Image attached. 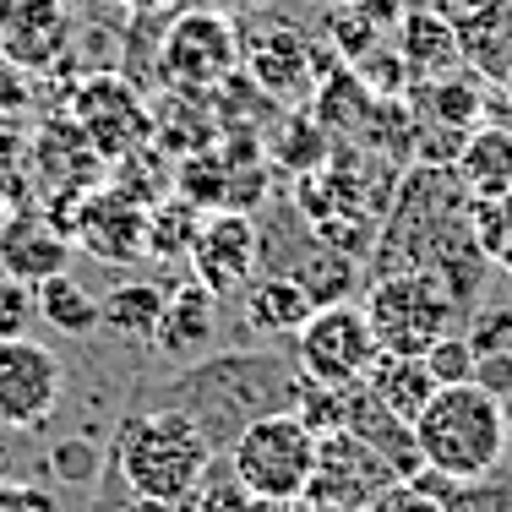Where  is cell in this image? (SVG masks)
Here are the masks:
<instances>
[{
    "label": "cell",
    "mask_w": 512,
    "mask_h": 512,
    "mask_svg": "<svg viewBox=\"0 0 512 512\" xmlns=\"http://www.w3.org/2000/svg\"><path fill=\"white\" fill-rule=\"evenodd\" d=\"M164 295L169 289L153 284V278H120L115 289L99 295V327L126 338V344H153V327L164 316Z\"/></svg>",
    "instance_id": "603a6c76"
},
{
    "label": "cell",
    "mask_w": 512,
    "mask_h": 512,
    "mask_svg": "<svg viewBox=\"0 0 512 512\" xmlns=\"http://www.w3.org/2000/svg\"><path fill=\"white\" fill-rule=\"evenodd\" d=\"M66 235L77 251H88L93 262L109 267H131L148 256V207L120 197L115 186H99L88 197H77V207L66 213Z\"/></svg>",
    "instance_id": "7c38bea8"
},
{
    "label": "cell",
    "mask_w": 512,
    "mask_h": 512,
    "mask_svg": "<svg viewBox=\"0 0 512 512\" xmlns=\"http://www.w3.org/2000/svg\"><path fill=\"white\" fill-rule=\"evenodd\" d=\"M33 322H39V289L11 278V273H0V344L28 338Z\"/></svg>",
    "instance_id": "1f68e13d"
},
{
    "label": "cell",
    "mask_w": 512,
    "mask_h": 512,
    "mask_svg": "<svg viewBox=\"0 0 512 512\" xmlns=\"http://www.w3.org/2000/svg\"><path fill=\"white\" fill-rule=\"evenodd\" d=\"M327 6H333V0H327Z\"/></svg>",
    "instance_id": "c3c4849f"
},
{
    "label": "cell",
    "mask_w": 512,
    "mask_h": 512,
    "mask_svg": "<svg viewBox=\"0 0 512 512\" xmlns=\"http://www.w3.org/2000/svg\"><path fill=\"white\" fill-rule=\"evenodd\" d=\"M131 11H153V6H164V0H126Z\"/></svg>",
    "instance_id": "bcb514c9"
},
{
    "label": "cell",
    "mask_w": 512,
    "mask_h": 512,
    "mask_svg": "<svg viewBox=\"0 0 512 512\" xmlns=\"http://www.w3.org/2000/svg\"><path fill=\"white\" fill-rule=\"evenodd\" d=\"M120 512H175V507H169V502H148V496H131Z\"/></svg>",
    "instance_id": "7bdbcfd3"
},
{
    "label": "cell",
    "mask_w": 512,
    "mask_h": 512,
    "mask_svg": "<svg viewBox=\"0 0 512 512\" xmlns=\"http://www.w3.org/2000/svg\"><path fill=\"white\" fill-rule=\"evenodd\" d=\"M289 409L306 420L311 436H333V431H344L349 387H327V382H311V376H300V382H295V398H289Z\"/></svg>",
    "instance_id": "4dcf8cb0"
},
{
    "label": "cell",
    "mask_w": 512,
    "mask_h": 512,
    "mask_svg": "<svg viewBox=\"0 0 512 512\" xmlns=\"http://www.w3.org/2000/svg\"><path fill=\"white\" fill-rule=\"evenodd\" d=\"M191 512H262V502L246 491V485L235 480V469H207V480L197 485V496H191Z\"/></svg>",
    "instance_id": "d6a6232c"
},
{
    "label": "cell",
    "mask_w": 512,
    "mask_h": 512,
    "mask_svg": "<svg viewBox=\"0 0 512 512\" xmlns=\"http://www.w3.org/2000/svg\"><path fill=\"white\" fill-rule=\"evenodd\" d=\"M360 306L376 333V349L387 355H425L436 338L463 327V306L442 273H382L371 278Z\"/></svg>",
    "instance_id": "277c9868"
},
{
    "label": "cell",
    "mask_w": 512,
    "mask_h": 512,
    "mask_svg": "<svg viewBox=\"0 0 512 512\" xmlns=\"http://www.w3.org/2000/svg\"><path fill=\"white\" fill-rule=\"evenodd\" d=\"M109 180V158L88 142V131L60 109L39 131L28 137V191L33 202H44L55 213V224L66 229V213L77 207V197L99 191Z\"/></svg>",
    "instance_id": "52a82bcc"
},
{
    "label": "cell",
    "mask_w": 512,
    "mask_h": 512,
    "mask_svg": "<svg viewBox=\"0 0 512 512\" xmlns=\"http://www.w3.org/2000/svg\"><path fill=\"white\" fill-rule=\"evenodd\" d=\"M458 180L469 197L480 202H496V197H512V126L502 120H485L463 137V153H458Z\"/></svg>",
    "instance_id": "ffe728a7"
},
{
    "label": "cell",
    "mask_w": 512,
    "mask_h": 512,
    "mask_svg": "<svg viewBox=\"0 0 512 512\" xmlns=\"http://www.w3.org/2000/svg\"><path fill=\"white\" fill-rule=\"evenodd\" d=\"M360 512H442V502H436L420 480H393L387 491H376Z\"/></svg>",
    "instance_id": "f35d334b"
},
{
    "label": "cell",
    "mask_w": 512,
    "mask_h": 512,
    "mask_svg": "<svg viewBox=\"0 0 512 512\" xmlns=\"http://www.w3.org/2000/svg\"><path fill=\"white\" fill-rule=\"evenodd\" d=\"M496 93H502V99L512 104V71H507V77H502V82H496Z\"/></svg>",
    "instance_id": "f6af8a7d"
},
{
    "label": "cell",
    "mask_w": 512,
    "mask_h": 512,
    "mask_svg": "<svg viewBox=\"0 0 512 512\" xmlns=\"http://www.w3.org/2000/svg\"><path fill=\"white\" fill-rule=\"evenodd\" d=\"M393 50L404 55L409 82H436V77H453L463 71V44L453 33V22L431 6H409L393 28Z\"/></svg>",
    "instance_id": "d6986e66"
},
{
    "label": "cell",
    "mask_w": 512,
    "mask_h": 512,
    "mask_svg": "<svg viewBox=\"0 0 512 512\" xmlns=\"http://www.w3.org/2000/svg\"><path fill=\"white\" fill-rule=\"evenodd\" d=\"M60 360L33 338L0 344V420L11 431H39L60 409Z\"/></svg>",
    "instance_id": "5bb4252c"
},
{
    "label": "cell",
    "mask_w": 512,
    "mask_h": 512,
    "mask_svg": "<svg viewBox=\"0 0 512 512\" xmlns=\"http://www.w3.org/2000/svg\"><path fill=\"white\" fill-rule=\"evenodd\" d=\"M469 229H474V240H480L485 262L502 267L512 278V197H496V202L469 197Z\"/></svg>",
    "instance_id": "f546056e"
},
{
    "label": "cell",
    "mask_w": 512,
    "mask_h": 512,
    "mask_svg": "<svg viewBox=\"0 0 512 512\" xmlns=\"http://www.w3.org/2000/svg\"><path fill=\"white\" fill-rule=\"evenodd\" d=\"M66 115L88 131V142L109 158V164L126 158L131 148H142V142H153V109L137 88H131V77H120V71L77 77L66 93Z\"/></svg>",
    "instance_id": "ba28073f"
},
{
    "label": "cell",
    "mask_w": 512,
    "mask_h": 512,
    "mask_svg": "<svg viewBox=\"0 0 512 512\" xmlns=\"http://www.w3.org/2000/svg\"><path fill=\"white\" fill-rule=\"evenodd\" d=\"M71 235L55 224L44 202L22 197L0 213V273L22 278V284H44V278L71 267Z\"/></svg>",
    "instance_id": "9a60e30c"
},
{
    "label": "cell",
    "mask_w": 512,
    "mask_h": 512,
    "mask_svg": "<svg viewBox=\"0 0 512 512\" xmlns=\"http://www.w3.org/2000/svg\"><path fill=\"white\" fill-rule=\"evenodd\" d=\"M409 109L420 126H453V131H474L485 115V77H463V71H453V77H436V82H409Z\"/></svg>",
    "instance_id": "44dd1931"
},
{
    "label": "cell",
    "mask_w": 512,
    "mask_h": 512,
    "mask_svg": "<svg viewBox=\"0 0 512 512\" xmlns=\"http://www.w3.org/2000/svg\"><path fill=\"white\" fill-rule=\"evenodd\" d=\"M240 66L256 88L267 93L273 104L284 109H300L316 93V77H311V39L289 22H267L240 39Z\"/></svg>",
    "instance_id": "2e32d148"
},
{
    "label": "cell",
    "mask_w": 512,
    "mask_h": 512,
    "mask_svg": "<svg viewBox=\"0 0 512 512\" xmlns=\"http://www.w3.org/2000/svg\"><path fill=\"white\" fill-rule=\"evenodd\" d=\"M420 360L431 365L436 387H453V382H474V365H480V355H474V349H469V338H463V327H458V333H447V338H436V344L425 349Z\"/></svg>",
    "instance_id": "e575fe53"
},
{
    "label": "cell",
    "mask_w": 512,
    "mask_h": 512,
    "mask_svg": "<svg viewBox=\"0 0 512 512\" xmlns=\"http://www.w3.org/2000/svg\"><path fill=\"white\" fill-rule=\"evenodd\" d=\"M33 197L28 191V137L11 126H0V207Z\"/></svg>",
    "instance_id": "8d00e7d4"
},
{
    "label": "cell",
    "mask_w": 512,
    "mask_h": 512,
    "mask_svg": "<svg viewBox=\"0 0 512 512\" xmlns=\"http://www.w3.org/2000/svg\"><path fill=\"white\" fill-rule=\"evenodd\" d=\"M191 273H197L202 289H213L218 300L246 295V284L262 267V229H256L251 213L240 207H218V213H202V229L191 240Z\"/></svg>",
    "instance_id": "8fae6325"
},
{
    "label": "cell",
    "mask_w": 512,
    "mask_h": 512,
    "mask_svg": "<svg viewBox=\"0 0 512 512\" xmlns=\"http://www.w3.org/2000/svg\"><path fill=\"white\" fill-rule=\"evenodd\" d=\"M376 360V333L365 322V306L338 300V306H316L311 322L295 333V371L327 387H349L371 371Z\"/></svg>",
    "instance_id": "9c48e42d"
},
{
    "label": "cell",
    "mask_w": 512,
    "mask_h": 512,
    "mask_svg": "<svg viewBox=\"0 0 512 512\" xmlns=\"http://www.w3.org/2000/svg\"><path fill=\"white\" fill-rule=\"evenodd\" d=\"M355 77L376 93V99H404L409 93V66H404V55L387 50V44H376L365 60H355Z\"/></svg>",
    "instance_id": "d590c367"
},
{
    "label": "cell",
    "mask_w": 512,
    "mask_h": 512,
    "mask_svg": "<svg viewBox=\"0 0 512 512\" xmlns=\"http://www.w3.org/2000/svg\"><path fill=\"white\" fill-rule=\"evenodd\" d=\"M224 453H229L235 480L246 485L256 502H295L311 485L316 436L306 431V420L295 409H273L262 420H251Z\"/></svg>",
    "instance_id": "5b68a950"
},
{
    "label": "cell",
    "mask_w": 512,
    "mask_h": 512,
    "mask_svg": "<svg viewBox=\"0 0 512 512\" xmlns=\"http://www.w3.org/2000/svg\"><path fill=\"white\" fill-rule=\"evenodd\" d=\"M213 344H218V295L202 289L197 278L175 284L164 295V316L153 327V349L169 365H197L213 355Z\"/></svg>",
    "instance_id": "e0dca14e"
},
{
    "label": "cell",
    "mask_w": 512,
    "mask_h": 512,
    "mask_svg": "<svg viewBox=\"0 0 512 512\" xmlns=\"http://www.w3.org/2000/svg\"><path fill=\"white\" fill-rule=\"evenodd\" d=\"M50 474L60 485H88L93 474H99V447L82 442V436H71V442L50 447Z\"/></svg>",
    "instance_id": "74e56055"
},
{
    "label": "cell",
    "mask_w": 512,
    "mask_h": 512,
    "mask_svg": "<svg viewBox=\"0 0 512 512\" xmlns=\"http://www.w3.org/2000/svg\"><path fill=\"white\" fill-rule=\"evenodd\" d=\"M311 311H316V300L289 273H262L246 284V322L267 338H295L311 322Z\"/></svg>",
    "instance_id": "7402d4cb"
},
{
    "label": "cell",
    "mask_w": 512,
    "mask_h": 512,
    "mask_svg": "<svg viewBox=\"0 0 512 512\" xmlns=\"http://www.w3.org/2000/svg\"><path fill=\"white\" fill-rule=\"evenodd\" d=\"M322 39L344 55V66H355V60H365L382 44V28L360 11V0H333V6H327V22H322Z\"/></svg>",
    "instance_id": "f1b7e54d"
},
{
    "label": "cell",
    "mask_w": 512,
    "mask_h": 512,
    "mask_svg": "<svg viewBox=\"0 0 512 512\" xmlns=\"http://www.w3.org/2000/svg\"><path fill=\"white\" fill-rule=\"evenodd\" d=\"M115 463H120V480H126L131 496L191 507L197 485L213 469V442L197 431V420L186 409L158 404V409H137L120 425Z\"/></svg>",
    "instance_id": "3957f363"
},
{
    "label": "cell",
    "mask_w": 512,
    "mask_h": 512,
    "mask_svg": "<svg viewBox=\"0 0 512 512\" xmlns=\"http://www.w3.org/2000/svg\"><path fill=\"white\" fill-rule=\"evenodd\" d=\"M414 442H420L425 469L447 474V480H458V485L491 480L512 447L507 398H496L480 382L436 387L431 404L414 414Z\"/></svg>",
    "instance_id": "7a4b0ae2"
},
{
    "label": "cell",
    "mask_w": 512,
    "mask_h": 512,
    "mask_svg": "<svg viewBox=\"0 0 512 512\" xmlns=\"http://www.w3.org/2000/svg\"><path fill=\"white\" fill-rule=\"evenodd\" d=\"M344 431H355L365 447H376L387 463H393L398 480H414L425 469L420 458V442H414V425L404 414H393L382 398L371 393L365 382H349V409H344Z\"/></svg>",
    "instance_id": "ac0fdd59"
},
{
    "label": "cell",
    "mask_w": 512,
    "mask_h": 512,
    "mask_svg": "<svg viewBox=\"0 0 512 512\" xmlns=\"http://www.w3.org/2000/svg\"><path fill=\"white\" fill-rule=\"evenodd\" d=\"M197 229H202V207L186 202L180 191H169L164 202L148 207V256L153 262H180V256H191Z\"/></svg>",
    "instance_id": "83f0119b"
},
{
    "label": "cell",
    "mask_w": 512,
    "mask_h": 512,
    "mask_svg": "<svg viewBox=\"0 0 512 512\" xmlns=\"http://www.w3.org/2000/svg\"><path fill=\"white\" fill-rule=\"evenodd\" d=\"M33 289H39V322H50L55 333H66V338H93L99 333V295H93L82 278L55 273V278H44V284H33Z\"/></svg>",
    "instance_id": "484cf974"
},
{
    "label": "cell",
    "mask_w": 512,
    "mask_h": 512,
    "mask_svg": "<svg viewBox=\"0 0 512 512\" xmlns=\"http://www.w3.org/2000/svg\"><path fill=\"white\" fill-rule=\"evenodd\" d=\"M77 17L66 0H0V66L50 77L71 60Z\"/></svg>",
    "instance_id": "4fadbf2b"
},
{
    "label": "cell",
    "mask_w": 512,
    "mask_h": 512,
    "mask_svg": "<svg viewBox=\"0 0 512 512\" xmlns=\"http://www.w3.org/2000/svg\"><path fill=\"white\" fill-rule=\"evenodd\" d=\"M262 512H316L306 496H295V502H262Z\"/></svg>",
    "instance_id": "ee69618b"
},
{
    "label": "cell",
    "mask_w": 512,
    "mask_h": 512,
    "mask_svg": "<svg viewBox=\"0 0 512 512\" xmlns=\"http://www.w3.org/2000/svg\"><path fill=\"white\" fill-rule=\"evenodd\" d=\"M295 382H300L295 365H284L278 355H267V349H229V355H207L197 365H180L164 404L186 409L218 453L251 420H262L273 409H289Z\"/></svg>",
    "instance_id": "6da1fadb"
},
{
    "label": "cell",
    "mask_w": 512,
    "mask_h": 512,
    "mask_svg": "<svg viewBox=\"0 0 512 512\" xmlns=\"http://www.w3.org/2000/svg\"><path fill=\"white\" fill-rule=\"evenodd\" d=\"M267 153H273V164L284 169V175H311V169L327 164V153H333V137H327V126L316 115H284L273 131V142H267Z\"/></svg>",
    "instance_id": "4316f807"
},
{
    "label": "cell",
    "mask_w": 512,
    "mask_h": 512,
    "mask_svg": "<svg viewBox=\"0 0 512 512\" xmlns=\"http://www.w3.org/2000/svg\"><path fill=\"white\" fill-rule=\"evenodd\" d=\"M463 338L474 355H512V311L507 306H474L463 316Z\"/></svg>",
    "instance_id": "836d02e7"
},
{
    "label": "cell",
    "mask_w": 512,
    "mask_h": 512,
    "mask_svg": "<svg viewBox=\"0 0 512 512\" xmlns=\"http://www.w3.org/2000/svg\"><path fill=\"white\" fill-rule=\"evenodd\" d=\"M393 480H398L393 463L376 453V447H365L355 431H333V436H316V463H311L306 502L316 512H360Z\"/></svg>",
    "instance_id": "30bf717a"
},
{
    "label": "cell",
    "mask_w": 512,
    "mask_h": 512,
    "mask_svg": "<svg viewBox=\"0 0 512 512\" xmlns=\"http://www.w3.org/2000/svg\"><path fill=\"white\" fill-rule=\"evenodd\" d=\"M11 469H17V447H11V425L0 420V485L11 480Z\"/></svg>",
    "instance_id": "b9f144b4"
},
{
    "label": "cell",
    "mask_w": 512,
    "mask_h": 512,
    "mask_svg": "<svg viewBox=\"0 0 512 512\" xmlns=\"http://www.w3.org/2000/svg\"><path fill=\"white\" fill-rule=\"evenodd\" d=\"M360 382L371 387V393L382 398L393 414H404L409 425H414V414L431 404V393H436V376H431V365H425L420 355H387V349H376L371 371H365Z\"/></svg>",
    "instance_id": "cb8c5ba5"
},
{
    "label": "cell",
    "mask_w": 512,
    "mask_h": 512,
    "mask_svg": "<svg viewBox=\"0 0 512 512\" xmlns=\"http://www.w3.org/2000/svg\"><path fill=\"white\" fill-rule=\"evenodd\" d=\"M474 382L491 387L496 398H512V355H485L474 365Z\"/></svg>",
    "instance_id": "60d3db41"
},
{
    "label": "cell",
    "mask_w": 512,
    "mask_h": 512,
    "mask_svg": "<svg viewBox=\"0 0 512 512\" xmlns=\"http://www.w3.org/2000/svg\"><path fill=\"white\" fill-rule=\"evenodd\" d=\"M0 512H60V496L39 480H6L0 485Z\"/></svg>",
    "instance_id": "ab89813d"
},
{
    "label": "cell",
    "mask_w": 512,
    "mask_h": 512,
    "mask_svg": "<svg viewBox=\"0 0 512 512\" xmlns=\"http://www.w3.org/2000/svg\"><path fill=\"white\" fill-rule=\"evenodd\" d=\"M93 6H126V0H93Z\"/></svg>",
    "instance_id": "7dc6e473"
},
{
    "label": "cell",
    "mask_w": 512,
    "mask_h": 512,
    "mask_svg": "<svg viewBox=\"0 0 512 512\" xmlns=\"http://www.w3.org/2000/svg\"><path fill=\"white\" fill-rule=\"evenodd\" d=\"M240 71V28L224 11H180L169 17L153 50V77L169 93H213Z\"/></svg>",
    "instance_id": "8992f818"
},
{
    "label": "cell",
    "mask_w": 512,
    "mask_h": 512,
    "mask_svg": "<svg viewBox=\"0 0 512 512\" xmlns=\"http://www.w3.org/2000/svg\"><path fill=\"white\" fill-rule=\"evenodd\" d=\"M355 256H344V251H333V246H322V240L311 235V246L300 251V256H289V267H273V273H289V278H300V289L316 300V306H338V300H355Z\"/></svg>",
    "instance_id": "d4e9b609"
}]
</instances>
